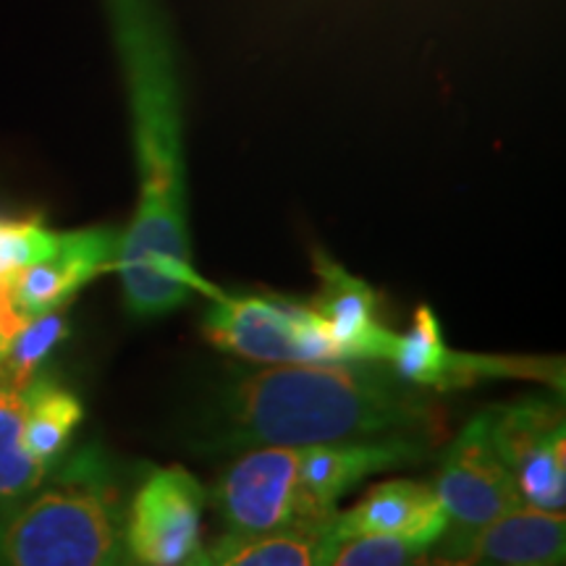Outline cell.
Instances as JSON below:
<instances>
[{
	"instance_id": "obj_15",
	"label": "cell",
	"mask_w": 566,
	"mask_h": 566,
	"mask_svg": "<svg viewBox=\"0 0 566 566\" xmlns=\"http://www.w3.org/2000/svg\"><path fill=\"white\" fill-rule=\"evenodd\" d=\"M84 420V407L80 396L66 386L55 384L48 375H34L24 386V417H21V436L27 451L42 467H55V462L69 449L74 430Z\"/></svg>"
},
{
	"instance_id": "obj_24",
	"label": "cell",
	"mask_w": 566,
	"mask_h": 566,
	"mask_svg": "<svg viewBox=\"0 0 566 566\" xmlns=\"http://www.w3.org/2000/svg\"><path fill=\"white\" fill-rule=\"evenodd\" d=\"M3 354H6V346H0V359H3Z\"/></svg>"
},
{
	"instance_id": "obj_21",
	"label": "cell",
	"mask_w": 566,
	"mask_h": 566,
	"mask_svg": "<svg viewBox=\"0 0 566 566\" xmlns=\"http://www.w3.org/2000/svg\"><path fill=\"white\" fill-rule=\"evenodd\" d=\"M428 548L380 535L344 537L336 543L328 566H412Z\"/></svg>"
},
{
	"instance_id": "obj_18",
	"label": "cell",
	"mask_w": 566,
	"mask_h": 566,
	"mask_svg": "<svg viewBox=\"0 0 566 566\" xmlns=\"http://www.w3.org/2000/svg\"><path fill=\"white\" fill-rule=\"evenodd\" d=\"M69 334L66 317L59 310L30 317L6 346L3 359H0V384L24 388L34 375H40V367L66 342Z\"/></svg>"
},
{
	"instance_id": "obj_7",
	"label": "cell",
	"mask_w": 566,
	"mask_h": 566,
	"mask_svg": "<svg viewBox=\"0 0 566 566\" xmlns=\"http://www.w3.org/2000/svg\"><path fill=\"white\" fill-rule=\"evenodd\" d=\"M202 485L184 467L155 470L134 493L124 548L137 566H187L202 551Z\"/></svg>"
},
{
	"instance_id": "obj_26",
	"label": "cell",
	"mask_w": 566,
	"mask_h": 566,
	"mask_svg": "<svg viewBox=\"0 0 566 566\" xmlns=\"http://www.w3.org/2000/svg\"><path fill=\"white\" fill-rule=\"evenodd\" d=\"M118 566H122V564H118Z\"/></svg>"
},
{
	"instance_id": "obj_11",
	"label": "cell",
	"mask_w": 566,
	"mask_h": 566,
	"mask_svg": "<svg viewBox=\"0 0 566 566\" xmlns=\"http://www.w3.org/2000/svg\"><path fill=\"white\" fill-rule=\"evenodd\" d=\"M433 446L415 438H370V441L300 446V480L313 512L334 520L338 501L378 472L422 462Z\"/></svg>"
},
{
	"instance_id": "obj_17",
	"label": "cell",
	"mask_w": 566,
	"mask_h": 566,
	"mask_svg": "<svg viewBox=\"0 0 566 566\" xmlns=\"http://www.w3.org/2000/svg\"><path fill=\"white\" fill-rule=\"evenodd\" d=\"M485 420L495 451L512 472L535 446H541L558 430H566L562 409L546 401H522V405L491 409L485 412Z\"/></svg>"
},
{
	"instance_id": "obj_16",
	"label": "cell",
	"mask_w": 566,
	"mask_h": 566,
	"mask_svg": "<svg viewBox=\"0 0 566 566\" xmlns=\"http://www.w3.org/2000/svg\"><path fill=\"white\" fill-rule=\"evenodd\" d=\"M21 417L24 388L0 384V512L38 491L42 480L51 475V470L27 451Z\"/></svg>"
},
{
	"instance_id": "obj_2",
	"label": "cell",
	"mask_w": 566,
	"mask_h": 566,
	"mask_svg": "<svg viewBox=\"0 0 566 566\" xmlns=\"http://www.w3.org/2000/svg\"><path fill=\"white\" fill-rule=\"evenodd\" d=\"M229 446H317L449 436L446 412L384 363H300L247 373L223 399Z\"/></svg>"
},
{
	"instance_id": "obj_22",
	"label": "cell",
	"mask_w": 566,
	"mask_h": 566,
	"mask_svg": "<svg viewBox=\"0 0 566 566\" xmlns=\"http://www.w3.org/2000/svg\"><path fill=\"white\" fill-rule=\"evenodd\" d=\"M412 566H475V564H457V562H443V558H436V556H428L424 554L422 558H417Z\"/></svg>"
},
{
	"instance_id": "obj_25",
	"label": "cell",
	"mask_w": 566,
	"mask_h": 566,
	"mask_svg": "<svg viewBox=\"0 0 566 566\" xmlns=\"http://www.w3.org/2000/svg\"><path fill=\"white\" fill-rule=\"evenodd\" d=\"M520 566H543V564H520Z\"/></svg>"
},
{
	"instance_id": "obj_3",
	"label": "cell",
	"mask_w": 566,
	"mask_h": 566,
	"mask_svg": "<svg viewBox=\"0 0 566 566\" xmlns=\"http://www.w3.org/2000/svg\"><path fill=\"white\" fill-rule=\"evenodd\" d=\"M122 546L118 488L95 449L0 512V566H118Z\"/></svg>"
},
{
	"instance_id": "obj_9",
	"label": "cell",
	"mask_w": 566,
	"mask_h": 566,
	"mask_svg": "<svg viewBox=\"0 0 566 566\" xmlns=\"http://www.w3.org/2000/svg\"><path fill=\"white\" fill-rule=\"evenodd\" d=\"M122 231L111 226L61 233L59 247L27 265L11 279V302L17 313L30 317L53 313L69 304L97 275L116 271Z\"/></svg>"
},
{
	"instance_id": "obj_12",
	"label": "cell",
	"mask_w": 566,
	"mask_h": 566,
	"mask_svg": "<svg viewBox=\"0 0 566 566\" xmlns=\"http://www.w3.org/2000/svg\"><path fill=\"white\" fill-rule=\"evenodd\" d=\"M436 558L475 566H562L566 554L564 512H543L527 504L501 514L478 533L457 543H436Z\"/></svg>"
},
{
	"instance_id": "obj_14",
	"label": "cell",
	"mask_w": 566,
	"mask_h": 566,
	"mask_svg": "<svg viewBox=\"0 0 566 566\" xmlns=\"http://www.w3.org/2000/svg\"><path fill=\"white\" fill-rule=\"evenodd\" d=\"M334 520L258 535L226 533L210 558L216 566H328L338 543Z\"/></svg>"
},
{
	"instance_id": "obj_8",
	"label": "cell",
	"mask_w": 566,
	"mask_h": 566,
	"mask_svg": "<svg viewBox=\"0 0 566 566\" xmlns=\"http://www.w3.org/2000/svg\"><path fill=\"white\" fill-rule=\"evenodd\" d=\"M394 373L401 380L430 391L475 386L485 378H537L558 384L562 388L564 365L554 359H525V357H488V354H464L449 349L443 342L441 323L433 307L420 304L409 334L399 336L391 354Z\"/></svg>"
},
{
	"instance_id": "obj_10",
	"label": "cell",
	"mask_w": 566,
	"mask_h": 566,
	"mask_svg": "<svg viewBox=\"0 0 566 566\" xmlns=\"http://www.w3.org/2000/svg\"><path fill=\"white\" fill-rule=\"evenodd\" d=\"M315 273L321 292L310 307L328 331L336 363H391L399 334L380 323L378 294L370 283L323 252H315Z\"/></svg>"
},
{
	"instance_id": "obj_19",
	"label": "cell",
	"mask_w": 566,
	"mask_h": 566,
	"mask_svg": "<svg viewBox=\"0 0 566 566\" xmlns=\"http://www.w3.org/2000/svg\"><path fill=\"white\" fill-rule=\"evenodd\" d=\"M516 491L522 504L543 512H564L566 506V430H558L535 446L514 467Z\"/></svg>"
},
{
	"instance_id": "obj_20",
	"label": "cell",
	"mask_w": 566,
	"mask_h": 566,
	"mask_svg": "<svg viewBox=\"0 0 566 566\" xmlns=\"http://www.w3.org/2000/svg\"><path fill=\"white\" fill-rule=\"evenodd\" d=\"M61 233L48 229L40 216H0V281H11L27 265L48 258L59 247Z\"/></svg>"
},
{
	"instance_id": "obj_6",
	"label": "cell",
	"mask_w": 566,
	"mask_h": 566,
	"mask_svg": "<svg viewBox=\"0 0 566 566\" xmlns=\"http://www.w3.org/2000/svg\"><path fill=\"white\" fill-rule=\"evenodd\" d=\"M433 491L449 520L438 543L464 541L488 522L522 506L514 472L495 451L488 433L485 412L467 422L462 433L451 441Z\"/></svg>"
},
{
	"instance_id": "obj_1",
	"label": "cell",
	"mask_w": 566,
	"mask_h": 566,
	"mask_svg": "<svg viewBox=\"0 0 566 566\" xmlns=\"http://www.w3.org/2000/svg\"><path fill=\"white\" fill-rule=\"evenodd\" d=\"M129 95L139 200L122 231L116 271L126 310L155 317L200 292H226L205 281L192 263L184 163L181 82L174 38L158 0H103Z\"/></svg>"
},
{
	"instance_id": "obj_4",
	"label": "cell",
	"mask_w": 566,
	"mask_h": 566,
	"mask_svg": "<svg viewBox=\"0 0 566 566\" xmlns=\"http://www.w3.org/2000/svg\"><path fill=\"white\" fill-rule=\"evenodd\" d=\"M202 331L221 352L263 367L336 363L323 321L294 300L223 294L212 300Z\"/></svg>"
},
{
	"instance_id": "obj_13",
	"label": "cell",
	"mask_w": 566,
	"mask_h": 566,
	"mask_svg": "<svg viewBox=\"0 0 566 566\" xmlns=\"http://www.w3.org/2000/svg\"><path fill=\"white\" fill-rule=\"evenodd\" d=\"M446 525L449 520L433 485L388 480L373 485L359 504L336 514L334 535L338 541L357 535L396 537L430 551L446 533Z\"/></svg>"
},
{
	"instance_id": "obj_5",
	"label": "cell",
	"mask_w": 566,
	"mask_h": 566,
	"mask_svg": "<svg viewBox=\"0 0 566 566\" xmlns=\"http://www.w3.org/2000/svg\"><path fill=\"white\" fill-rule=\"evenodd\" d=\"M216 506L229 533L258 535L317 525L300 480V446H254L233 462L216 488Z\"/></svg>"
},
{
	"instance_id": "obj_23",
	"label": "cell",
	"mask_w": 566,
	"mask_h": 566,
	"mask_svg": "<svg viewBox=\"0 0 566 566\" xmlns=\"http://www.w3.org/2000/svg\"><path fill=\"white\" fill-rule=\"evenodd\" d=\"M187 566H216L212 564V558H210V554H205V551H200V554H197L192 562H189Z\"/></svg>"
}]
</instances>
